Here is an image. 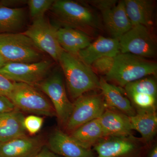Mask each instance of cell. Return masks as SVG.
<instances>
[{
  "label": "cell",
  "instance_id": "6da1fadb",
  "mask_svg": "<svg viewBox=\"0 0 157 157\" xmlns=\"http://www.w3.org/2000/svg\"><path fill=\"white\" fill-rule=\"evenodd\" d=\"M59 62L73 99L76 100L86 93L99 88L100 79L95 73L76 56L63 51Z\"/></svg>",
  "mask_w": 157,
  "mask_h": 157
},
{
  "label": "cell",
  "instance_id": "7a4b0ae2",
  "mask_svg": "<svg viewBox=\"0 0 157 157\" xmlns=\"http://www.w3.org/2000/svg\"><path fill=\"white\" fill-rule=\"evenodd\" d=\"M157 71L155 62L131 54L120 52L114 57L112 67L106 76L107 80L124 87L145 76L155 75Z\"/></svg>",
  "mask_w": 157,
  "mask_h": 157
},
{
  "label": "cell",
  "instance_id": "3957f363",
  "mask_svg": "<svg viewBox=\"0 0 157 157\" xmlns=\"http://www.w3.org/2000/svg\"><path fill=\"white\" fill-rule=\"evenodd\" d=\"M54 15L67 26L84 32L99 28L98 17L91 10L70 0L54 1L51 8Z\"/></svg>",
  "mask_w": 157,
  "mask_h": 157
},
{
  "label": "cell",
  "instance_id": "277c9868",
  "mask_svg": "<svg viewBox=\"0 0 157 157\" xmlns=\"http://www.w3.org/2000/svg\"><path fill=\"white\" fill-rule=\"evenodd\" d=\"M42 52L23 33L0 34V54L8 62L40 61L42 60Z\"/></svg>",
  "mask_w": 157,
  "mask_h": 157
},
{
  "label": "cell",
  "instance_id": "5b68a950",
  "mask_svg": "<svg viewBox=\"0 0 157 157\" xmlns=\"http://www.w3.org/2000/svg\"><path fill=\"white\" fill-rule=\"evenodd\" d=\"M14 88L8 98L16 109L37 115H56L52 104L33 86L14 82Z\"/></svg>",
  "mask_w": 157,
  "mask_h": 157
},
{
  "label": "cell",
  "instance_id": "8992f818",
  "mask_svg": "<svg viewBox=\"0 0 157 157\" xmlns=\"http://www.w3.org/2000/svg\"><path fill=\"white\" fill-rule=\"evenodd\" d=\"M133 135L103 137L94 145L96 157H146L147 145Z\"/></svg>",
  "mask_w": 157,
  "mask_h": 157
},
{
  "label": "cell",
  "instance_id": "52a82bcc",
  "mask_svg": "<svg viewBox=\"0 0 157 157\" xmlns=\"http://www.w3.org/2000/svg\"><path fill=\"white\" fill-rule=\"evenodd\" d=\"M37 86L50 98L59 121L65 127L73 104L68 99L61 73L55 70Z\"/></svg>",
  "mask_w": 157,
  "mask_h": 157
},
{
  "label": "cell",
  "instance_id": "ba28073f",
  "mask_svg": "<svg viewBox=\"0 0 157 157\" xmlns=\"http://www.w3.org/2000/svg\"><path fill=\"white\" fill-rule=\"evenodd\" d=\"M73 110L65 126L71 132L82 125L98 118L106 109L102 94H84L75 100Z\"/></svg>",
  "mask_w": 157,
  "mask_h": 157
},
{
  "label": "cell",
  "instance_id": "9c48e42d",
  "mask_svg": "<svg viewBox=\"0 0 157 157\" xmlns=\"http://www.w3.org/2000/svg\"><path fill=\"white\" fill-rule=\"evenodd\" d=\"M121 53H129L144 58L154 57L156 54L155 41L149 28L133 26L119 39Z\"/></svg>",
  "mask_w": 157,
  "mask_h": 157
},
{
  "label": "cell",
  "instance_id": "30bf717a",
  "mask_svg": "<svg viewBox=\"0 0 157 157\" xmlns=\"http://www.w3.org/2000/svg\"><path fill=\"white\" fill-rule=\"evenodd\" d=\"M57 30L43 17L34 20L32 25L23 33L33 41L39 50L59 62L64 51L58 40Z\"/></svg>",
  "mask_w": 157,
  "mask_h": 157
},
{
  "label": "cell",
  "instance_id": "8fae6325",
  "mask_svg": "<svg viewBox=\"0 0 157 157\" xmlns=\"http://www.w3.org/2000/svg\"><path fill=\"white\" fill-rule=\"evenodd\" d=\"M51 67L50 61L42 60L33 63L7 62L0 68V73L13 82L34 86L45 78Z\"/></svg>",
  "mask_w": 157,
  "mask_h": 157
},
{
  "label": "cell",
  "instance_id": "7c38bea8",
  "mask_svg": "<svg viewBox=\"0 0 157 157\" xmlns=\"http://www.w3.org/2000/svg\"><path fill=\"white\" fill-rule=\"evenodd\" d=\"M91 3L101 11L104 25L112 38L119 40L133 26L127 15L124 1L102 0Z\"/></svg>",
  "mask_w": 157,
  "mask_h": 157
},
{
  "label": "cell",
  "instance_id": "4fadbf2b",
  "mask_svg": "<svg viewBox=\"0 0 157 157\" xmlns=\"http://www.w3.org/2000/svg\"><path fill=\"white\" fill-rule=\"evenodd\" d=\"M47 146L54 153L63 157H96L91 149L84 148L59 129L50 135Z\"/></svg>",
  "mask_w": 157,
  "mask_h": 157
},
{
  "label": "cell",
  "instance_id": "5bb4252c",
  "mask_svg": "<svg viewBox=\"0 0 157 157\" xmlns=\"http://www.w3.org/2000/svg\"><path fill=\"white\" fill-rule=\"evenodd\" d=\"M44 146L41 137L27 135L5 142L0 141V157H32Z\"/></svg>",
  "mask_w": 157,
  "mask_h": 157
},
{
  "label": "cell",
  "instance_id": "9a60e30c",
  "mask_svg": "<svg viewBox=\"0 0 157 157\" xmlns=\"http://www.w3.org/2000/svg\"><path fill=\"white\" fill-rule=\"evenodd\" d=\"M120 53L118 39L99 36L86 48L80 51L76 56L90 66L98 59L104 57H114Z\"/></svg>",
  "mask_w": 157,
  "mask_h": 157
},
{
  "label": "cell",
  "instance_id": "2e32d148",
  "mask_svg": "<svg viewBox=\"0 0 157 157\" xmlns=\"http://www.w3.org/2000/svg\"><path fill=\"white\" fill-rule=\"evenodd\" d=\"M98 119L105 137L132 135L129 117L117 109L106 107Z\"/></svg>",
  "mask_w": 157,
  "mask_h": 157
},
{
  "label": "cell",
  "instance_id": "e0dca14e",
  "mask_svg": "<svg viewBox=\"0 0 157 157\" xmlns=\"http://www.w3.org/2000/svg\"><path fill=\"white\" fill-rule=\"evenodd\" d=\"M99 89L101 90L106 107L117 109L128 117L136 114L135 108L128 99L124 95L120 88L110 84L101 77Z\"/></svg>",
  "mask_w": 157,
  "mask_h": 157
},
{
  "label": "cell",
  "instance_id": "ac0fdd59",
  "mask_svg": "<svg viewBox=\"0 0 157 157\" xmlns=\"http://www.w3.org/2000/svg\"><path fill=\"white\" fill-rule=\"evenodd\" d=\"M57 35L59 44L64 51L76 56L92 42L91 38L87 33L69 27L58 29Z\"/></svg>",
  "mask_w": 157,
  "mask_h": 157
},
{
  "label": "cell",
  "instance_id": "d6986e66",
  "mask_svg": "<svg viewBox=\"0 0 157 157\" xmlns=\"http://www.w3.org/2000/svg\"><path fill=\"white\" fill-rule=\"evenodd\" d=\"M24 115L19 109L0 113V141L5 142L26 135Z\"/></svg>",
  "mask_w": 157,
  "mask_h": 157
},
{
  "label": "cell",
  "instance_id": "ffe728a7",
  "mask_svg": "<svg viewBox=\"0 0 157 157\" xmlns=\"http://www.w3.org/2000/svg\"><path fill=\"white\" fill-rule=\"evenodd\" d=\"M126 11L132 26L149 27L153 24L154 3L149 0H125Z\"/></svg>",
  "mask_w": 157,
  "mask_h": 157
},
{
  "label": "cell",
  "instance_id": "44dd1931",
  "mask_svg": "<svg viewBox=\"0 0 157 157\" xmlns=\"http://www.w3.org/2000/svg\"><path fill=\"white\" fill-rule=\"evenodd\" d=\"M129 119L132 130L139 132L144 142L153 139L157 129L155 109H138L135 115L129 117Z\"/></svg>",
  "mask_w": 157,
  "mask_h": 157
},
{
  "label": "cell",
  "instance_id": "7402d4cb",
  "mask_svg": "<svg viewBox=\"0 0 157 157\" xmlns=\"http://www.w3.org/2000/svg\"><path fill=\"white\" fill-rule=\"evenodd\" d=\"M78 144L84 148L91 149L98 141L105 137L98 118L82 125L70 135Z\"/></svg>",
  "mask_w": 157,
  "mask_h": 157
},
{
  "label": "cell",
  "instance_id": "603a6c76",
  "mask_svg": "<svg viewBox=\"0 0 157 157\" xmlns=\"http://www.w3.org/2000/svg\"><path fill=\"white\" fill-rule=\"evenodd\" d=\"M25 16L22 8H10L0 4V34L16 33L24 25Z\"/></svg>",
  "mask_w": 157,
  "mask_h": 157
},
{
  "label": "cell",
  "instance_id": "cb8c5ba5",
  "mask_svg": "<svg viewBox=\"0 0 157 157\" xmlns=\"http://www.w3.org/2000/svg\"><path fill=\"white\" fill-rule=\"evenodd\" d=\"M124 88L128 96L134 94H142L157 97L156 82L152 78L138 79L127 84Z\"/></svg>",
  "mask_w": 157,
  "mask_h": 157
},
{
  "label": "cell",
  "instance_id": "d4e9b609",
  "mask_svg": "<svg viewBox=\"0 0 157 157\" xmlns=\"http://www.w3.org/2000/svg\"><path fill=\"white\" fill-rule=\"evenodd\" d=\"M54 0H29L27 1L30 14L34 20L44 17L46 11L50 9Z\"/></svg>",
  "mask_w": 157,
  "mask_h": 157
},
{
  "label": "cell",
  "instance_id": "484cf974",
  "mask_svg": "<svg viewBox=\"0 0 157 157\" xmlns=\"http://www.w3.org/2000/svg\"><path fill=\"white\" fill-rule=\"evenodd\" d=\"M128 97L138 109H155L157 97L142 94H132Z\"/></svg>",
  "mask_w": 157,
  "mask_h": 157
},
{
  "label": "cell",
  "instance_id": "4316f807",
  "mask_svg": "<svg viewBox=\"0 0 157 157\" xmlns=\"http://www.w3.org/2000/svg\"><path fill=\"white\" fill-rule=\"evenodd\" d=\"M43 119L37 115H31L25 117L24 125L26 131L35 135L40 131L43 125Z\"/></svg>",
  "mask_w": 157,
  "mask_h": 157
},
{
  "label": "cell",
  "instance_id": "83f0119b",
  "mask_svg": "<svg viewBox=\"0 0 157 157\" xmlns=\"http://www.w3.org/2000/svg\"><path fill=\"white\" fill-rule=\"evenodd\" d=\"M114 57H104L98 59L92 64L99 73L107 75L111 70L114 63Z\"/></svg>",
  "mask_w": 157,
  "mask_h": 157
},
{
  "label": "cell",
  "instance_id": "f1b7e54d",
  "mask_svg": "<svg viewBox=\"0 0 157 157\" xmlns=\"http://www.w3.org/2000/svg\"><path fill=\"white\" fill-rule=\"evenodd\" d=\"M14 86L13 82L8 79L0 73V95L8 98Z\"/></svg>",
  "mask_w": 157,
  "mask_h": 157
},
{
  "label": "cell",
  "instance_id": "f546056e",
  "mask_svg": "<svg viewBox=\"0 0 157 157\" xmlns=\"http://www.w3.org/2000/svg\"><path fill=\"white\" fill-rule=\"evenodd\" d=\"M16 109L10 99L0 95V113L10 112Z\"/></svg>",
  "mask_w": 157,
  "mask_h": 157
},
{
  "label": "cell",
  "instance_id": "4dcf8cb0",
  "mask_svg": "<svg viewBox=\"0 0 157 157\" xmlns=\"http://www.w3.org/2000/svg\"><path fill=\"white\" fill-rule=\"evenodd\" d=\"M32 157H59L58 155L54 153L47 146L42 147L40 151Z\"/></svg>",
  "mask_w": 157,
  "mask_h": 157
},
{
  "label": "cell",
  "instance_id": "1f68e13d",
  "mask_svg": "<svg viewBox=\"0 0 157 157\" xmlns=\"http://www.w3.org/2000/svg\"><path fill=\"white\" fill-rule=\"evenodd\" d=\"M148 157H157V147L155 146L151 150L148 154Z\"/></svg>",
  "mask_w": 157,
  "mask_h": 157
},
{
  "label": "cell",
  "instance_id": "d6a6232c",
  "mask_svg": "<svg viewBox=\"0 0 157 157\" xmlns=\"http://www.w3.org/2000/svg\"><path fill=\"white\" fill-rule=\"evenodd\" d=\"M7 62H7L6 59L4 58L0 54V68L3 67L4 65L6 64Z\"/></svg>",
  "mask_w": 157,
  "mask_h": 157
}]
</instances>
